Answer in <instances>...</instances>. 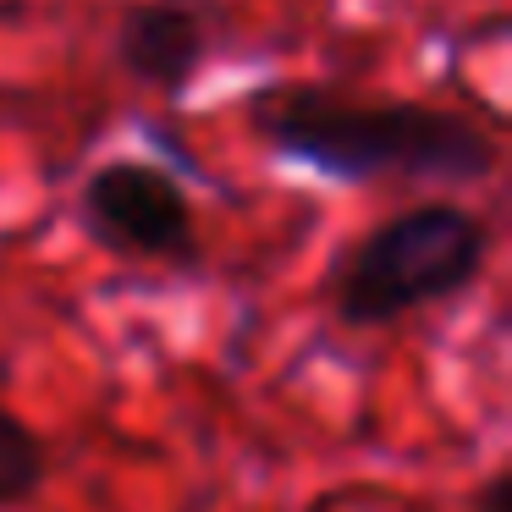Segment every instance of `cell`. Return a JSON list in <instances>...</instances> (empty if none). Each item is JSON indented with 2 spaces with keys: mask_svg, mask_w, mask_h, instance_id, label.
I'll return each mask as SVG.
<instances>
[{
  "mask_svg": "<svg viewBox=\"0 0 512 512\" xmlns=\"http://www.w3.org/2000/svg\"><path fill=\"white\" fill-rule=\"evenodd\" d=\"M248 127L276 155L336 182H485L501 149L479 122L424 100H358L325 83H281L248 100Z\"/></svg>",
  "mask_w": 512,
  "mask_h": 512,
  "instance_id": "6da1fadb",
  "label": "cell"
},
{
  "mask_svg": "<svg viewBox=\"0 0 512 512\" xmlns=\"http://www.w3.org/2000/svg\"><path fill=\"white\" fill-rule=\"evenodd\" d=\"M490 259V226L463 204H413L369 226L331 276V309L353 331L397 325L419 309L463 298Z\"/></svg>",
  "mask_w": 512,
  "mask_h": 512,
  "instance_id": "7a4b0ae2",
  "label": "cell"
},
{
  "mask_svg": "<svg viewBox=\"0 0 512 512\" xmlns=\"http://www.w3.org/2000/svg\"><path fill=\"white\" fill-rule=\"evenodd\" d=\"M78 221L94 243L122 259H199V221L188 193L177 188V177L144 160H105L78 193Z\"/></svg>",
  "mask_w": 512,
  "mask_h": 512,
  "instance_id": "3957f363",
  "label": "cell"
},
{
  "mask_svg": "<svg viewBox=\"0 0 512 512\" xmlns=\"http://www.w3.org/2000/svg\"><path fill=\"white\" fill-rule=\"evenodd\" d=\"M204 56H210L204 17L188 12V6H171V0L133 6L122 17V28H116V67L160 94L188 89L199 78Z\"/></svg>",
  "mask_w": 512,
  "mask_h": 512,
  "instance_id": "277c9868",
  "label": "cell"
},
{
  "mask_svg": "<svg viewBox=\"0 0 512 512\" xmlns=\"http://www.w3.org/2000/svg\"><path fill=\"white\" fill-rule=\"evenodd\" d=\"M50 485V446L17 408L0 402V512H17Z\"/></svg>",
  "mask_w": 512,
  "mask_h": 512,
  "instance_id": "5b68a950",
  "label": "cell"
},
{
  "mask_svg": "<svg viewBox=\"0 0 512 512\" xmlns=\"http://www.w3.org/2000/svg\"><path fill=\"white\" fill-rule=\"evenodd\" d=\"M512 474L507 468H490L485 479H479V490H474V512H512Z\"/></svg>",
  "mask_w": 512,
  "mask_h": 512,
  "instance_id": "8992f818",
  "label": "cell"
}]
</instances>
